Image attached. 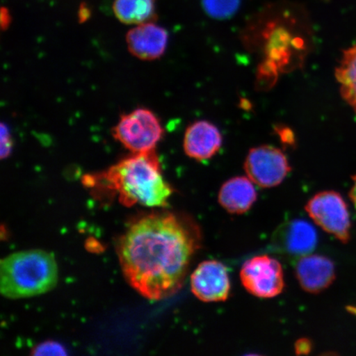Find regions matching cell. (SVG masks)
<instances>
[{
  "instance_id": "6da1fadb",
  "label": "cell",
  "mask_w": 356,
  "mask_h": 356,
  "mask_svg": "<svg viewBox=\"0 0 356 356\" xmlns=\"http://www.w3.org/2000/svg\"><path fill=\"white\" fill-rule=\"evenodd\" d=\"M200 244L199 227L190 218L156 212L129 227L118 252L128 283L147 299L160 300L179 291Z\"/></svg>"
},
{
  "instance_id": "7a4b0ae2",
  "label": "cell",
  "mask_w": 356,
  "mask_h": 356,
  "mask_svg": "<svg viewBox=\"0 0 356 356\" xmlns=\"http://www.w3.org/2000/svg\"><path fill=\"white\" fill-rule=\"evenodd\" d=\"M83 182L96 193L118 195L126 207H165L173 193L164 180L155 149L131 153L106 171L84 176Z\"/></svg>"
},
{
  "instance_id": "3957f363",
  "label": "cell",
  "mask_w": 356,
  "mask_h": 356,
  "mask_svg": "<svg viewBox=\"0 0 356 356\" xmlns=\"http://www.w3.org/2000/svg\"><path fill=\"white\" fill-rule=\"evenodd\" d=\"M57 282L56 261L46 251L13 253L0 264V291L8 299L43 295L54 289Z\"/></svg>"
},
{
  "instance_id": "277c9868",
  "label": "cell",
  "mask_w": 356,
  "mask_h": 356,
  "mask_svg": "<svg viewBox=\"0 0 356 356\" xmlns=\"http://www.w3.org/2000/svg\"><path fill=\"white\" fill-rule=\"evenodd\" d=\"M163 134L159 119L153 111L145 108L122 115L113 128L114 139L131 153L154 150Z\"/></svg>"
},
{
  "instance_id": "5b68a950",
  "label": "cell",
  "mask_w": 356,
  "mask_h": 356,
  "mask_svg": "<svg viewBox=\"0 0 356 356\" xmlns=\"http://www.w3.org/2000/svg\"><path fill=\"white\" fill-rule=\"evenodd\" d=\"M240 278L251 295L262 299L277 297L284 288L282 264L267 255L257 256L245 261Z\"/></svg>"
},
{
  "instance_id": "8992f818",
  "label": "cell",
  "mask_w": 356,
  "mask_h": 356,
  "mask_svg": "<svg viewBox=\"0 0 356 356\" xmlns=\"http://www.w3.org/2000/svg\"><path fill=\"white\" fill-rule=\"evenodd\" d=\"M316 224L342 242L350 237V220L343 198L335 191H323L312 197L305 207Z\"/></svg>"
},
{
  "instance_id": "52a82bcc",
  "label": "cell",
  "mask_w": 356,
  "mask_h": 356,
  "mask_svg": "<svg viewBox=\"0 0 356 356\" xmlns=\"http://www.w3.org/2000/svg\"><path fill=\"white\" fill-rule=\"evenodd\" d=\"M244 168L253 184L262 188L280 185L291 170L286 154L269 145L252 149L247 156Z\"/></svg>"
},
{
  "instance_id": "ba28073f",
  "label": "cell",
  "mask_w": 356,
  "mask_h": 356,
  "mask_svg": "<svg viewBox=\"0 0 356 356\" xmlns=\"http://www.w3.org/2000/svg\"><path fill=\"white\" fill-rule=\"evenodd\" d=\"M191 291L200 300L222 302L228 299L230 280L226 266L220 261L202 262L191 278Z\"/></svg>"
},
{
  "instance_id": "9c48e42d",
  "label": "cell",
  "mask_w": 356,
  "mask_h": 356,
  "mask_svg": "<svg viewBox=\"0 0 356 356\" xmlns=\"http://www.w3.org/2000/svg\"><path fill=\"white\" fill-rule=\"evenodd\" d=\"M129 51L138 59L154 60L165 53L168 33L154 22H145L131 29L127 34Z\"/></svg>"
},
{
  "instance_id": "30bf717a",
  "label": "cell",
  "mask_w": 356,
  "mask_h": 356,
  "mask_svg": "<svg viewBox=\"0 0 356 356\" xmlns=\"http://www.w3.org/2000/svg\"><path fill=\"white\" fill-rule=\"evenodd\" d=\"M221 146V133L215 124L199 121L186 129L184 148L188 157L197 161H204L219 152Z\"/></svg>"
},
{
  "instance_id": "8fae6325",
  "label": "cell",
  "mask_w": 356,
  "mask_h": 356,
  "mask_svg": "<svg viewBox=\"0 0 356 356\" xmlns=\"http://www.w3.org/2000/svg\"><path fill=\"white\" fill-rule=\"evenodd\" d=\"M296 274L304 291L316 293L330 286L335 278V267L326 257L307 255L298 261Z\"/></svg>"
},
{
  "instance_id": "7c38bea8",
  "label": "cell",
  "mask_w": 356,
  "mask_h": 356,
  "mask_svg": "<svg viewBox=\"0 0 356 356\" xmlns=\"http://www.w3.org/2000/svg\"><path fill=\"white\" fill-rule=\"evenodd\" d=\"M277 241L280 248L293 257L309 255L318 244V233L308 221L293 220L278 232Z\"/></svg>"
},
{
  "instance_id": "4fadbf2b",
  "label": "cell",
  "mask_w": 356,
  "mask_h": 356,
  "mask_svg": "<svg viewBox=\"0 0 356 356\" xmlns=\"http://www.w3.org/2000/svg\"><path fill=\"white\" fill-rule=\"evenodd\" d=\"M257 199L254 184L248 177H236L225 181L218 197L220 206L234 215L248 212Z\"/></svg>"
},
{
  "instance_id": "5bb4252c",
  "label": "cell",
  "mask_w": 356,
  "mask_h": 356,
  "mask_svg": "<svg viewBox=\"0 0 356 356\" xmlns=\"http://www.w3.org/2000/svg\"><path fill=\"white\" fill-rule=\"evenodd\" d=\"M113 10L124 24H145L156 19V0H115Z\"/></svg>"
},
{
  "instance_id": "9a60e30c",
  "label": "cell",
  "mask_w": 356,
  "mask_h": 356,
  "mask_svg": "<svg viewBox=\"0 0 356 356\" xmlns=\"http://www.w3.org/2000/svg\"><path fill=\"white\" fill-rule=\"evenodd\" d=\"M342 97L356 114V44L347 49L336 70Z\"/></svg>"
},
{
  "instance_id": "2e32d148",
  "label": "cell",
  "mask_w": 356,
  "mask_h": 356,
  "mask_svg": "<svg viewBox=\"0 0 356 356\" xmlns=\"http://www.w3.org/2000/svg\"><path fill=\"white\" fill-rule=\"evenodd\" d=\"M204 11L216 19H228L238 11L240 0H202Z\"/></svg>"
},
{
  "instance_id": "e0dca14e",
  "label": "cell",
  "mask_w": 356,
  "mask_h": 356,
  "mask_svg": "<svg viewBox=\"0 0 356 356\" xmlns=\"http://www.w3.org/2000/svg\"><path fill=\"white\" fill-rule=\"evenodd\" d=\"M33 355H65V348L59 342L48 341L42 342L33 349Z\"/></svg>"
},
{
  "instance_id": "ac0fdd59",
  "label": "cell",
  "mask_w": 356,
  "mask_h": 356,
  "mask_svg": "<svg viewBox=\"0 0 356 356\" xmlns=\"http://www.w3.org/2000/svg\"><path fill=\"white\" fill-rule=\"evenodd\" d=\"M13 148V142L12 139L10 128L7 124H1V159H7L10 157Z\"/></svg>"
},
{
  "instance_id": "d6986e66",
  "label": "cell",
  "mask_w": 356,
  "mask_h": 356,
  "mask_svg": "<svg viewBox=\"0 0 356 356\" xmlns=\"http://www.w3.org/2000/svg\"><path fill=\"white\" fill-rule=\"evenodd\" d=\"M296 350L298 355H307L310 353L311 343L308 339H300L296 342Z\"/></svg>"
},
{
  "instance_id": "ffe728a7",
  "label": "cell",
  "mask_w": 356,
  "mask_h": 356,
  "mask_svg": "<svg viewBox=\"0 0 356 356\" xmlns=\"http://www.w3.org/2000/svg\"><path fill=\"white\" fill-rule=\"evenodd\" d=\"M11 17L10 13L6 8H3L1 11V26L3 29H6L10 26Z\"/></svg>"
},
{
  "instance_id": "44dd1931",
  "label": "cell",
  "mask_w": 356,
  "mask_h": 356,
  "mask_svg": "<svg viewBox=\"0 0 356 356\" xmlns=\"http://www.w3.org/2000/svg\"><path fill=\"white\" fill-rule=\"evenodd\" d=\"M350 197L355 204L356 209V176L354 177V186L350 191Z\"/></svg>"
},
{
  "instance_id": "7402d4cb",
  "label": "cell",
  "mask_w": 356,
  "mask_h": 356,
  "mask_svg": "<svg viewBox=\"0 0 356 356\" xmlns=\"http://www.w3.org/2000/svg\"><path fill=\"white\" fill-rule=\"evenodd\" d=\"M348 309L351 314H353L354 315L356 316V307H350Z\"/></svg>"
}]
</instances>
